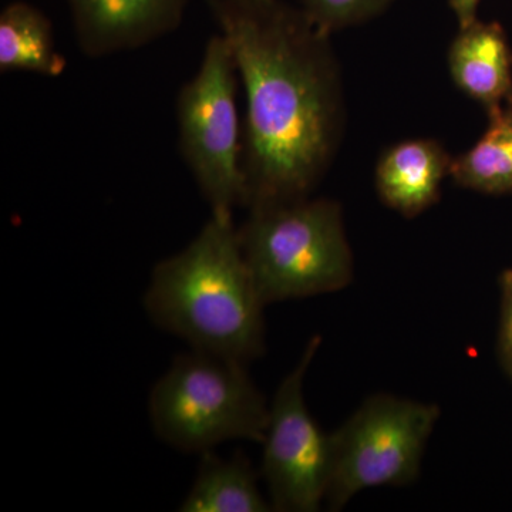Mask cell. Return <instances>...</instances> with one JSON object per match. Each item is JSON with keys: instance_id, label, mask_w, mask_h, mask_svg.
<instances>
[{"instance_id": "6da1fadb", "label": "cell", "mask_w": 512, "mask_h": 512, "mask_svg": "<svg viewBox=\"0 0 512 512\" xmlns=\"http://www.w3.org/2000/svg\"><path fill=\"white\" fill-rule=\"evenodd\" d=\"M245 90L244 208L311 197L345 133L330 37L284 0H210Z\"/></svg>"}, {"instance_id": "7a4b0ae2", "label": "cell", "mask_w": 512, "mask_h": 512, "mask_svg": "<svg viewBox=\"0 0 512 512\" xmlns=\"http://www.w3.org/2000/svg\"><path fill=\"white\" fill-rule=\"evenodd\" d=\"M151 322L201 350L249 363L265 352V303L232 214H212L187 247L161 259L144 293Z\"/></svg>"}, {"instance_id": "3957f363", "label": "cell", "mask_w": 512, "mask_h": 512, "mask_svg": "<svg viewBox=\"0 0 512 512\" xmlns=\"http://www.w3.org/2000/svg\"><path fill=\"white\" fill-rule=\"evenodd\" d=\"M239 242L265 306L339 292L355 272L342 207L330 198L248 210Z\"/></svg>"}, {"instance_id": "277c9868", "label": "cell", "mask_w": 512, "mask_h": 512, "mask_svg": "<svg viewBox=\"0 0 512 512\" xmlns=\"http://www.w3.org/2000/svg\"><path fill=\"white\" fill-rule=\"evenodd\" d=\"M247 366L194 349L175 356L148 396L158 439L198 456L229 441L262 443L271 403Z\"/></svg>"}, {"instance_id": "5b68a950", "label": "cell", "mask_w": 512, "mask_h": 512, "mask_svg": "<svg viewBox=\"0 0 512 512\" xmlns=\"http://www.w3.org/2000/svg\"><path fill=\"white\" fill-rule=\"evenodd\" d=\"M238 83L231 47L218 32L175 100L178 147L212 214H232L245 205Z\"/></svg>"}, {"instance_id": "8992f818", "label": "cell", "mask_w": 512, "mask_h": 512, "mask_svg": "<svg viewBox=\"0 0 512 512\" xmlns=\"http://www.w3.org/2000/svg\"><path fill=\"white\" fill-rule=\"evenodd\" d=\"M440 419L436 404L375 394L332 434L326 504L340 511L362 491L412 484Z\"/></svg>"}, {"instance_id": "52a82bcc", "label": "cell", "mask_w": 512, "mask_h": 512, "mask_svg": "<svg viewBox=\"0 0 512 512\" xmlns=\"http://www.w3.org/2000/svg\"><path fill=\"white\" fill-rule=\"evenodd\" d=\"M322 345L313 335L276 390L262 440V477L274 511L316 512L326 503L332 476V434L306 404L305 377Z\"/></svg>"}, {"instance_id": "ba28073f", "label": "cell", "mask_w": 512, "mask_h": 512, "mask_svg": "<svg viewBox=\"0 0 512 512\" xmlns=\"http://www.w3.org/2000/svg\"><path fill=\"white\" fill-rule=\"evenodd\" d=\"M83 55L100 59L170 35L190 0H67Z\"/></svg>"}, {"instance_id": "9c48e42d", "label": "cell", "mask_w": 512, "mask_h": 512, "mask_svg": "<svg viewBox=\"0 0 512 512\" xmlns=\"http://www.w3.org/2000/svg\"><path fill=\"white\" fill-rule=\"evenodd\" d=\"M447 63L457 89L487 113L512 103V49L500 23L477 19L458 28Z\"/></svg>"}, {"instance_id": "30bf717a", "label": "cell", "mask_w": 512, "mask_h": 512, "mask_svg": "<svg viewBox=\"0 0 512 512\" xmlns=\"http://www.w3.org/2000/svg\"><path fill=\"white\" fill-rule=\"evenodd\" d=\"M453 157L433 138H413L387 148L377 161L376 191L390 210L414 218L429 210L450 177Z\"/></svg>"}, {"instance_id": "8fae6325", "label": "cell", "mask_w": 512, "mask_h": 512, "mask_svg": "<svg viewBox=\"0 0 512 512\" xmlns=\"http://www.w3.org/2000/svg\"><path fill=\"white\" fill-rule=\"evenodd\" d=\"M178 511L269 512L271 501L259 487L258 474L244 454H201L197 474Z\"/></svg>"}, {"instance_id": "7c38bea8", "label": "cell", "mask_w": 512, "mask_h": 512, "mask_svg": "<svg viewBox=\"0 0 512 512\" xmlns=\"http://www.w3.org/2000/svg\"><path fill=\"white\" fill-rule=\"evenodd\" d=\"M0 70L62 76L66 59L56 50L53 25L26 2H12L0 13Z\"/></svg>"}, {"instance_id": "4fadbf2b", "label": "cell", "mask_w": 512, "mask_h": 512, "mask_svg": "<svg viewBox=\"0 0 512 512\" xmlns=\"http://www.w3.org/2000/svg\"><path fill=\"white\" fill-rule=\"evenodd\" d=\"M480 140L453 157L450 177L458 187L500 195L512 192V103L490 111Z\"/></svg>"}, {"instance_id": "5bb4252c", "label": "cell", "mask_w": 512, "mask_h": 512, "mask_svg": "<svg viewBox=\"0 0 512 512\" xmlns=\"http://www.w3.org/2000/svg\"><path fill=\"white\" fill-rule=\"evenodd\" d=\"M393 2L394 0H302L299 6L320 32L333 36L340 30L377 18Z\"/></svg>"}, {"instance_id": "9a60e30c", "label": "cell", "mask_w": 512, "mask_h": 512, "mask_svg": "<svg viewBox=\"0 0 512 512\" xmlns=\"http://www.w3.org/2000/svg\"><path fill=\"white\" fill-rule=\"evenodd\" d=\"M501 286V320L498 352L508 375L512 377V269L503 272Z\"/></svg>"}, {"instance_id": "2e32d148", "label": "cell", "mask_w": 512, "mask_h": 512, "mask_svg": "<svg viewBox=\"0 0 512 512\" xmlns=\"http://www.w3.org/2000/svg\"><path fill=\"white\" fill-rule=\"evenodd\" d=\"M480 2L481 0H448V5L456 16L458 28H464L478 19L477 12Z\"/></svg>"}]
</instances>
